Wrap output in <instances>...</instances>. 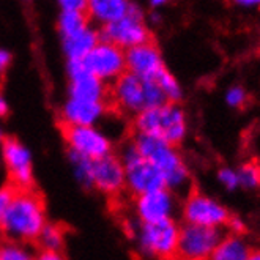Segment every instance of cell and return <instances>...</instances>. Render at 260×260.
<instances>
[{
    "label": "cell",
    "instance_id": "obj_1",
    "mask_svg": "<svg viewBox=\"0 0 260 260\" xmlns=\"http://www.w3.org/2000/svg\"><path fill=\"white\" fill-rule=\"evenodd\" d=\"M46 224L48 216L44 197L35 188H18L0 216V235L2 238L34 244Z\"/></svg>",
    "mask_w": 260,
    "mask_h": 260
},
{
    "label": "cell",
    "instance_id": "obj_2",
    "mask_svg": "<svg viewBox=\"0 0 260 260\" xmlns=\"http://www.w3.org/2000/svg\"><path fill=\"white\" fill-rule=\"evenodd\" d=\"M169 103L153 79H144L131 71L121 73L109 84V112L136 115L144 109Z\"/></svg>",
    "mask_w": 260,
    "mask_h": 260
},
{
    "label": "cell",
    "instance_id": "obj_3",
    "mask_svg": "<svg viewBox=\"0 0 260 260\" xmlns=\"http://www.w3.org/2000/svg\"><path fill=\"white\" fill-rule=\"evenodd\" d=\"M131 144L162 174L171 191H181L189 185V171L175 145L142 133H133Z\"/></svg>",
    "mask_w": 260,
    "mask_h": 260
},
{
    "label": "cell",
    "instance_id": "obj_4",
    "mask_svg": "<svg viewBox=\"0 0 260 260\" xmlns=\"http://www.w3.org/2000/svg\"><path fill=\"white\" fill-rule=\"evenodd\" d=\"M133 131L180 145L186 136V117L177 103H166L141 111L133 117Z\"/></svg>",
    "mask_w": 260,
    "mask_h": 260
},
{
    "label": "cell",
    "instance_id": "obj_5",
    "mask_svg": "<svg viewBox=\"0 0 260 260\" xmlns=\"http://www.w3.org/2000/svg\"><path fill=\"white\" fill-rule=\"evenodd\" d=\"M98 32H100V40L112 43L125 51L134 48L137 44L153 40V35L145 22L141 7L133 2L125 16L101 25L98 28Z\"/></svg>",
    "mask_w": 260,
    "mask_h": 260
},
{
    "label": "cell",
    "instance_id": "obj_6",
    "mask_svg": "<svg viewBox=\"0 0 260 260\" xmlns=\"http://www.w3.org/2000/svg\"><path fill=\"white\" fill-rule=\"evenodd\" d=\"M120 158L125 167L126 191L133 197L148 191L167 188L162 174L145 156H142L137 151V148L131 144V141L123 148V151H121Z\"/></svg>",
    "mask_w": 260,
    "mask_h": 260
},
{
    "label": "cell",
    "instance_id": "obj_7",
    "mask_svg": "<svg viewBox=\"0 0 260 260\" xmlns=\"http://www.w3.org/2000/svg\"><path fill=\"white\" fill-rule=\"evenodd\" d=\"M180 227L169 218L158 222H141L137 232L139 251L147 257L155 258H177Z\"/></svg>",
    "mask_w": 260,
    "mask_h": 260
},
{
    "label": "cell",
    "instance_id": "obj_8",
    "mask_svg": "<svg viewBox=\"0 0 260 260\" xmlns=\"http://www.w3.org/2000/svg\"><path fill=\"white\" fill-rule=\"evenodd\" d=\"M225 234L221 227L189 224L180 227L177 258L186 260H204L211 258L213 251L222 241Z\"/></svg>",
    "mask_w": 260,
    "mask_h": 260
},
{
    "label": "cell",
    "instance_id": "obj_9",
    "mask_svg": "<svg viewBox=\"0 0 260 260\" xmlns=\"http://www.w3.org/2000/svg\"><path fill=\"white\" fill-rule=\"evenodd\" d=\"M58 128L70 151L96 159L112 151V142L95 125H71L58 121Z\"/></svg>",
    "mask_w": 260,
    "mask_h": 260
},
{
    "label": "cell",
    "instance_id": "obj_10",
    "mask_svg": "<svg viewBox=\"0 0 260 260\" xmlns=\"http://www.w3.org/2000/svg\"><path fill=\"white\" fill-rule=\"evenodd\" d=\"M81 60L87 73L96 76L98 79L108 84L126 71L125 49L103 40H100L95 48Z\"/></svg>",
    "mask_w": 260,
    "mask_h": 260
},
{
    "label": "cell",
    "instance_id": "obj_11",
    "mask_svg": "<svg viewBox=\"0 0 260 260\" xmlns=\"http://www.w3.org/2000/svg\"><path fill=\"white\" fill-rule=\"evenodd\" d=\"M0 151H2V159L8 174V183L19 189L35 188L34 162L28 148L16 137H4Z\"/></svg>",
    "mask_w": 260,
    "mask_h": 260
},
{
    "label": "cell",
    "instance_id": "obj_12",
    "mask_svg": "<svg viewBox=\"0 0 260 260\" xmlns=\"http://www.w3.org/2000/svg\"><path fill=\"white\" fill-rule=\"evenodd\" d=\"M91 188L98 192L108 196L109 199H117L121 192L126 191L125 167L120 155L108 153L101 158L93 159L91 164Z\"/></svg>",
    "mask_w": 260,
    "mask_h": 260
},
{
    "label": "cell",
    "instance_id": "obj_13",
    "mask_svg": "<svg viewBox=\"0 0 260 260\" xmlns=\"http://www.w3.org/2000/svg\"><path fill=\"white\" fill-rule=\"evenodd\" d=\"M183 218H185V222L189 224L225 227L231 219V213L215 201H211L210 197L191 189L183 205Z\"/></svg>",
    "mask_w": 260,
    "mask_h": 260
},
{
    "label": "cell",
    "instance_id": "obj_14",
    "mask_svg": "<svg viewBox=\"0 0 260 260\" xmlns=\"http://www.w3.org/2000/svg\"><path fill=\"white\" fill-rule=\"evenodd\" d=\"M133 199L136 216L141 222H158L162 219H169L174 215L175 199L174 191L169 188L148 191Z\"/></svg>",
    "mask_w": 260,
    "mask_h": 260
},
{
    "label": "cell",
    "instance_id": "obj_15",
    "mask_svg": "<svg viewBox=\"0 0 260 260\" xmlns=\"http://www.w3.org/2000/svg\"><path fill=\"white\" fill-rule=\"evenodd\" d=\"M126 71H131L144 79H155L156 74L166 68L161 51L155 40L137 44L125 51Z\"/></svg>",
    "mask_w": 260,
    "mask_h": 260
},
{
    "label": "cell",
    "instance_id": "obj_16",
    "mask_svg": "<svg viewBox=\"0 0 260 260\" xmlns=\"http://www.w3.org/2000/svg\"><path fill=\"white\" fill-rule=\"evenodd\" d=\"M106 114H109L108 103L85 101L68 96V101L60 111V121L71 125H96Z\"/></svg>",
    "mask_w": 260,
    "mask_h": 260
},
{
    "label": "cell",
    "instance_id": "obj_17",
    "mask_svg": "<svg viewBox=\"0 0 260 260\" xmlns=\"http://www.w3.org/2000/svg\"><path fill=\"white\" fill-rule=\"evenodd\" d=\"M68 96L76 98V100H85V101H104V103H108L109 84L98 79L93 74L82 71L79 74L70 76Z\"/></svg>",
    "mask_w": 260,
    "mask_h": 260
},
{
    "label": "cell",
    "instance_id": "obj_18",
    "mask_svg": "<svg viewBox=\"0 0 260 260\" xmlns=\"http://www.w3.org/2000/svg\"><path fill=\"white\" fill-rule=\"evenodd\" d=\"M129 5V0H87L85 13L91 24L101 27L125 16Z\"/></svg>",
    "mask_w": 260,
    "mask_h": 260
},
{
    "label": "cell",
    "instance_id": "obj_19",
    "mask_svg": "<svg viewBox=\"0 0 260 260\" xmlns=\"http://www.w3.org/2000/svg\"><path fill=\"white\" fill-rule=\"evenodd\" d=\"M100 41V32L95 27H87L82 32L62 38V49L67 60H81Z\"/></svg>",
    "mask_w": 260,
    "mask_h": 260
},
{
    "label": "cell",
    "instance_id": "obj_20",
    "mask_svg": "<svg viewBox=\"0 0 260 260\" xmlns=\"http://www.w3.org/2000/svg\"><path fill=\"white\" fill-rule=\"evenodd\" d=\"M90 25L91 22L85 10H62L58 14L57 28L62 38L79 34Z\"/></svg>",
    "mask_w": 260,
    "mask_h": 260
},
{
    "label": "cell",
    "instance_id": "obj_21",
    "mask_svg": "<svg viewBox=\"0 0 260 260\" xmlns=\"http://www.w3.org/2000/svg\"><path fill=\"white\" fill-rule=\"evenodd\" d=\"M251 249L237 234L231 237H224L222 241L213 251L211 258L215 260H248Z\"/></svg>",
    "mask_w": 260,
    "mask_h": 260
},
{
    "label": "cell",
    "instance_id": "obj_22",
    "mask_svg": "<svg viewBox=\"0 0 260 260\" xmlns=\"http://www.w3.org/2000/svg\"><path fill=\"white\" fill-rule=\"evenodd\" d=\"M35 244H38L40 249H51V251L62 252L65 248V229L60 224L48 222L43 227Z\"/></svg>",
    "mask_w": 260,
    "mask_h": 260
},
{
    "label": "cell",
    "instance_id": "obj_23",
    "mask_svg": "<svg viewBox=\"0 0 260 260\" xmlns=\"http://www.w3.org/2000/svg\"><path fill=\"white\" fill-rule=\"evenodd\" d=\"M32 257L28 244L8 238L0 240V260H28Z\"/></svg>",
    "mask_w": 260,
    "mask_h": 260
},
{
    "label": "cell",
    "instance_id": "obj_24",
    "mask_svg": "<svg viewBox=\"0 0 260 260\" xmlns=\"http://www.w3.org/2000/svg\"><path fill=\"white\" fill-rule=\"evenodd\" d=\"M153 81H155L161 87V90L164 91V95H166V98L169 103H178L181 100V96H183L181 87L177 82L175 76L167 68H162Z\"/></svg>",
    "mask_w": 260,
    "mask_h": 260
},
{
    "label": "cell",
    "instance_id": "obj_25",
    "mask_svg": "<svg viewBox=\"0 0 260 260\" xmlns=\"http://www.w3.org/2000/svg\"><path fill=\"white\" fill-rule=\"evenodd\" d=\"M70 159L74 169V177L78 178L84 188H91V164H93V159L78 155L74 151H70Z\"/></svg>",
    "mask_w": 260,
    "mask_h": 260
},
{
    "label": "cell",
    "instance_id": "obj_26",
    "mask_svg": "<svg viewBox=\"0 0 260 260\" xmlns=\"http://www.w3.org/2000/svg\"><path fill=\"white\" fill-rule=\"evenodd\" d=\"M238 175V183L244 188H257L260 186V164L248 162L244 164Z\"/></svg>",
    "mask_w": 260,
    "mask_h": 260
},
{
    "label": "cell",
    "instance_id": "obj_27",
    "mask_svg": "<svg viewBox=\"0 0 260 260\" xmlns=\"http://www.w3.org/2000/svg\"><path fill=\"white\" fill-rule=\"evenodd\" d=\"M16 186L11 185V183H8L7 186L0 188V216L4 215V211L7 210L8 204L11 202V199L14 196V192H16Z\"/></svg>",
    "mask_w": 260,
    "mask_h": 260
},
{
    "label": "cell",
    "instance_id": "obj_28",
    "mask_svg": "<svg viewBox=\"0 0 260 260\" xmlns=\"http://www.w3.org/2000/svg\"><path fill=\"white\" fill-rule=\"evenodd\" d=\"M246 101V93L240 88V87H235V88H231L227 93V103L232 106V108H240V106L244 104Z\"/></svg>",
    "mask_w": 260,
    "mask_h": 260
},
{
    "label": "cell",
    "instance_id": "obj_29",
    "mask_svg": "<svg viewBox=\"0 0 260 260\" xmlns=\"http://www.w3.org/2000/svg\"><path fill=\"white\" fill-rule=\"evenodd\" d=\"M219 180L227 186V189H235L240 183H238V175L232 172L231 169H222L219 172Z\"/></svg>",
    "mask_w": 260,
    "mask_h": 260
},
{
    "label": "cell",
    "instance_id": "obj_30",
    "mask_svg": "<svg viewBox=\"0 0 260 260\" xmlns=\"http://www.w3.org/2000/svg\"><path fill=\"white\" fill-rule=\"evenodd\" d=\"M62 10H85L87 0H57Z\"/></svg>",
    "mask_w": 260,
    "mask_h": 260
},
{
    "label": "cell",
    "instance_id": "obj_31",
    "mask_svg": "<svg viewBox=\"0 0 260 260\" xmlns=\"http://www.w3.org/2000/svg\"><path fill=\"white\" fill-rule=\"evenodd\" d=\"M225 227H229L237 235H241V234L246 232V229H244V224L238 218H234V216H231V219H229V222H227Z\"/></svg>",
    "mask_w": 260,
    "mask_h": 260
},
{
    "label": "cell",
    "instance_id": "obj_32",
    "mask_svg": "<svg viewBox=\"0 0 260 260\" xmlns=\"http://www.w3.org/2000/svg\"><path fill=\"white\" fill-rule=\"evenodd\" d=\"M11 60L13 57L7 49H0V74H4L8 70V67L11 65Z\"/></svg>",
    "mask_w": 260,
    "mask_h": 260
},
{
    "label": "cell",
    "instance_id": "obj_33",
    "mask_svg": "<svg viewBox=\"0 0 260 260\" xmlns=\"http://www.w3.org/2000/svg\"><path fill=\"white\" fill-rule=\"evenodd\" d=\"M63 257V254H60L57 251H51V249H40L38 258L41 260H60Z\"/></svg>",
    "mask_w": 260,
    "mask_h": 260
},
{
    "label": "cell",
    "instance_id": "obj_34",
    "mask_svg": "<svg viewBox=\"0 0 260 260\" xmlns=\"http://www.w3.org/2000/svg\"><path fill=\"white\" fill-rule=\"evenodd\" d=\"M8 111H10V106L5 100L4 95H0V118H4L8 115Z\"/></svg>",
    "mask_w": 260,
    "mask_h": 260
},
{
    "label": "cell",
    "instance_id": "obj_35",
    "mask_svg": "<svg viewBox=\"0 0 260 260\" xmlns=\"http://www.w3.org/2000/svg\"><path fill=\"white\" fill-rule=\"evenodd\" d=\"M243 7H260V0H235Z\"/></svg>",
    "mask_w": 260,
    "mask_h": 260
},
{
    "label": "cell",
    "instance_id": "obj_36",
    "mask_svg": "<svg viewBox=\"0 0 260 260\" xmlns=\"http://www.w3.org/2000/svg\"><path fill=\"white\" fill-rule=\"evenodd\" d=\"M167 2H169V0H148V4H150L151 8H161Z\"/></svg>",
    "mask_w": 260,
    "mask_h": 260
},
{
    "label": "cell",
    "instance_id": "obj_37",
    "mask_svg": "<svg viewBox=\"0 0 260 260\" xmlns=\"http://www.w3.org/2000/svg\"><path fill=\"white\" fill-rule=\"evenodd\" d=\"M2 141H4V133H2V129H0V144H2Z\"/></svg>",
    "mask_w": 260,
    "mask_h": 260
},
{
    "label": "cell",
    "instance_id": "obj_38",
    "mask_svg": "<svg viewBox=\"0 0 260 260\" xmlns=\"http://www.w3.org/2000/svg\"><path fill=\"white\" fill-rule=\"evenodd\" d=\"M0 237H2V235H0Z\"/></svg>",
    "mask_w": 260,
    "mask_h": 260
}]
</instances>
